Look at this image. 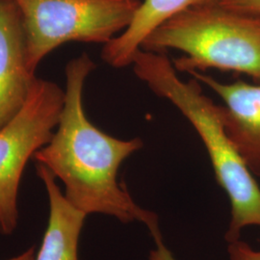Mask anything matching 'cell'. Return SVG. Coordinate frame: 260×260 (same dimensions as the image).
<instances>
[{"instance_id": "7", "label": "cell", "mask_w": 260, "mask_h": 260, "mask_svg": "<svg viewBox=\"0 0 260 260\" xmlns=\"http://www.w3.org/2000/svg\"><path fill=\"white\" fill-rule=\"evenodd\" d=\"M189 75L221 96L224 131L253 176L260 177V83L223 84L205 73Z\"/></svg>"}, {"instance_id": "12", "label": "cell", "mask_w": 260, "mask_h": 260, "mask_svg": "<svg viewBox=\"0 0 260 260\" xmlns=\"http://www.w3.org/2000/svg\"><path fill=\"white\" fill-rule=\"evenodd\" d=\"M156 248L151 250L149 253V260H176L173 253L169 251L163 242V238L155 240Z\"/></svg>"}, {"instance_id": "4", "label": "cell", "mask_w": 260, "mask_h": 260, "mask_svg": "<svg viewBox=\"0 0 260 260\" xmlns=\"http://www.w3.org/2000/svg\"><path fill=\"white\" fill-rule=\"evenodd\" d=\"M21 14L29 68L69 42L107 44L129 25L141 0H13Z\"/></svg>"}, {"instance_id": "1", "label": "cell", "mask_w": 260, "mask_h": 260, "mask_svg": "<svg viewBox=\"0 0 260 260\" xmlns=\"http://www.w3.org/2000/svg\"><path fill=\"white\" fill-rule=\"evenodd\" d=\"M94 68L87 53L68 64L57 130L33 157L63 181L65 198L76 209L112 216L123 223H143L157 240L162 238L157 215L137 205L118 180L122 162L143 148V141L114 138L94 126L84 111V85Z\"/></svg>"}, {"instance_id": "8", "label": "cell", "mask_w": 260, "mask_h": 260, "mask_svg": "<svg viewBox=\"0 0 260 260\" xmlns=\"http://www.w3.org/2000/svg\"><path fill=\"white\" fill-rule=\"evenodd\" d=\"M36 169L47 189L49 218L35 260H79L78 242L87 215L67 201L55 176L46 166L37 163Z\"/></svg>"}, {"instance_id": "3", "label": "cell", "mask_w": 260, "mask_h": 260, "mask_svg": "<svg viewBox=\"0 0 260 260\" xmlns=\"http://www.w3.org/2000/svg\"><path fill=\"white\" fill-rule=\"evenodd\" d=\"M141 49L184 52L173 61L177 72L218 69L245 74L260 83V17L219 2L189 8L167 19L144 40Z\"/></svg>"}, {"instance_id": "9", "label": "cell", "mask_w": 260, "mask_h": 260, "mask_svg": "<svg viewBox=\"0 0 260 260\" xmlns=\"http://www.w3.org/2000/svg\"><path fill=\"white\" fill-rule=\"evenodd\" d=\"M221 0H144L141 2L129 25L110 42L102 51L103 61L113 68L132 65L142 43L161 23L178 13L198 6L218 3Z\"/></svg>"}, {"instance_id": "11", "label": "cell", "mask_w": 260, "mask_h": 260, "mask_svg": "<svg viewBox=\"0 0 260 260\" xmlns=\"http://www.w3.org/2000/svg\"><path fill=\"white\" fill-rule=\"evenodd\" d=\"M219 3L229 9L260 17V0H221Z\"/></svg>"}, {"instance_id": "13", "label": "cell", "mask_w": 260, "mask_h": 260, "mask_svg": "<svg viewBox=\"0 0 260 260\" xmlns=\"http://www.w3.org/2000/svg\"><path fill=\"white\" fill-rule=\"evenodd\" d=\"M8 260H35V247H31L27 251L20 253L18 256Z\"/></svg>"}, {"instance_id": "5", "label": "cell", "mask_w": 260, "mask_h": 260, "mask_svg": "<svg viewBox=\"0 0 260 260\" xmlns=\"http://www.w3.org/2000/svg\"><path fill=\"white\" fill-rule=\"evenodd\" d=\"M65 103L57 84L36 78L20 111L0 129V233L12 234L18 223V192L30 157L49 143Z\"/></svg>"}, {"instance_id": "2", "label": "cell", "mask_w": 260, "mask_h": 260, "mask_svg": "<svg viewBox=\"0 0 260 260\" xmlns=\"http://www.w3.org/2000/svg\"><path fill=\"white\" fill-rule=\"evenodd\" d=\"M132 66L140 80L182 113L205 144L216 180L231 202L232 219L225 241L239 240L246 226H260V187L224 131L221 105L204 93L196 78L187 82L180 79L166 53L140 49Z\"/></svg>"}, {"instance_id": "6", "label": "cell", "mask_w": 260, "mask_h": 260, "mask_svg": "<svg viewBox=\"0 0 260 260\" xmlns=\"http://www.w3.org/2000/svg\"><path fill=\"white\" fill-rule=\"evenodd\" d=\"M36 78L19 9L13 0H0V129L23 107Z\"/></svg>"}, {"instance_id": "10", "label": "cell", "mask_w": 260, "mask_h": 260, "mask_svg": "<svg viewBox=\"0 0 260 260\" xmlns=\"http://www.w3.org/2000/svg\"><path fill=\"white\" fill-rule=\"evenodd\" d=\"M228 252L231 260H260V251H255L242 240L229 243Z\"/></svg>"}]
</instances>
